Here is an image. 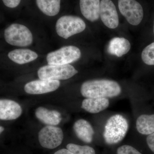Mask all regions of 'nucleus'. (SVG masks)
I'll use <instances>...</instances> for the list:
<instances>
[{
  "label": "nucleus",
  "instance_id": "nucleus-22",
  "mask_svg": "<svg viewBox=\"0 0 154 154\" xmlns=\"http://www.w3.org/2000/svg\"><path fill=\"white\" fill-rule=\"evenodd\" d=\"M117 154H142L133 147L129 145H123L119 147Z\"/></svg>",
  "mask_w": 154,
  "mask_h": 154
},
{
  "label": "nucleus",
  "instance_id": "nucleus-5",
  "mask_svg": "<svg viewBox=\"0 0 154 154\" xmlns=\"http://www.w3.org/2000/svg\"><path fill=\"white\" fill-rule=\"evenodd\" d=\"M78 73L74 67L70 64L48 65L38 69L37 75L40 79L59 81L68 79Z\"/></svg>",
  "mask_w": 154,
  "mask_h": 154
},
{
  "label": "nucleus",
  "instance_id": "nucleus-18",
  "mask_svg": "<svg viewBox=\"0 0 154 154\" xmlns=\"http://www.w3.org/2000/svg\"><path fill=\"white\" fill-rule=\"evenodd\" d=\"M39 10L46 16L54 17L59 13L61 0H36Z\"/></svg>",
  "mask_w": 154,
  "mask_h": 154
},
{
  "label": "nucleus",
  "instance_id": "nucleus-13",
  "mask_svg": "<svg viewBox=\"0 0 154 154\" xmlns=\"http://www.w3.org/2000/svg\"><path fill=\"white\" fill-rule=\"evenodd\" d=\"M74 131L77 137L86 143H91L93 141L94 131L93 127L87 120L80 119L75 122Z\"/></svg>",
  "mask_w": 154,
  "mask_h": 154
},
{
  "label": "nucleus",
  "instance_id": "nucleus-21",
  "mask_svg": "<svg viewBox=\"0 0 154 154\" xmlns=\"http://www.w3.org/2000/svg\"><path fill=\"white\" fill-rule=\"evenodd\" d=\"M142 59L148 65H154V42L147 46L143 51Z\"/></svg>",
  "mask_w": 154,
  "mask_h": 154
},
{
  "label": "nucleus",
  "instance_id": "nucleus-1",
  "mask_svg": "<svg viewBox=\"0 0 154 154\" xmlns=\"http://www.w3.org/2000/svg\"><path fill=\"white\" fill-rule=\"evenodd\" d=\"M122 89L117 82L108 79L86 81L83 83L81 93L86 98H112L121 94Z\"/></svg>",
  "mask_w": 154,
  "mask_h": 154
},
{
  "label": "nucleus",
  "instance_id": "nucleus-15",
  "mask_svg": "<svg viewBox=\"0 0 154 154\" xmlns=\"http://www.w3.org/2000/svg\"><path fill=\"white\" fill-rule=\"evenodd\" d=\"M131 45L129 41L123 37H114L109 42L107 51L111 55L121 57L129 52Z\"/></svg>",
  "mask_w": 154,
  "mask_h": 154
},
{
  "label": "nucleus",
  "instance_id": "nucleus-20",
  "mask_svg": "<svg viewBox=\"0 0 154 154\" xmlns=\"http://www.w3.org/2000/svg\"><path fill=\"white\" fill-rule=\"evenodd\" d=\"M66 148L75 154H96L94 148L88 146L69 143L67 145Z\"/></svg>",
  "mask_w": 154,
  "mask_h": 154
},
{
  "label": "nucleus",
  "instance_id": "nucleus-26",
  "mask_svg": "<svg viewBox=\"0 0 154 154\" xmlns=\"http://www.w3.org/2000/svg\"><path fill=\"white\" fill-rule=\"evenodd\" d=\"M0 131H1V133H2V132H3V131H4V128L2 126H1V127H0Z\"/></svg>",
  "mask_w": 154,
  "mask_h": 154
},
{
  "label": "nucleus",
  "instance_id": "nucleus-19",
  "mask_svg": "<svg viewBox=\"0 0 154 154\" xmlns=\"http://www.w3.org/2000/svg\"><path fill=\"white\" fill-rule=\"evenodd\" d=\"M136 128L141 134L149 135L154 133V114L140 116L136 121Z\"/></svg>",
  "mask_w": 154,
  "mask_h": 154
},
{
  "label": "nucleus",
  "instance_id": "nucleus-14",
  "mask_svg": "<svg viewBox=\"0 0 154 154\" xmlns=\"http://www.w3.org/2000/svg\"><path fill=\"white\" fill-rule=\"evenodd\" d=\"M35 116L39 121L48 125H57L62 120L60 113L57 110H49L42 107L36 109Z\"/></svg>",
  "mask_w": 154,
  "mask_h": 154
},
{
  "label": "nucleus",
  "instance_id": "nucleus-2",
  "mask_svg": "<svg viewBox=\"0 0 154 154\" xmlns=\"http://www.w3.org/2000/svg\"><path fill=\"white\" fill-rule=\"evenodd\" d=\"M128 123L126 119L120 114L112 116L105 127L103 137L108 144H115L121 142L126 135Z\"/></svg>",
  "mask_w": 154,
  "mask_h": 154
},
{
  "label": "nucleus",
  "instance_id": "nucleus-6",
  "mask_svg": "<svg viewBox=\"0 0 154 154\" xmlns=\"http://www.w3.org/2000/svg\"><path fill=\"white\" fill-rule=\"evenodd\" d=\"M82 53L79 48L68 45L50 52L46 56L48 65H62L69 64L79 60Z\"/></svg>",
  "mask_w": 154,
  "mask_h": 154
},
{
  "label": "nucleus",
  "instance_id": "nucleus-11",
  "mask_svg": "<svg viewBox=\"0 0 154 154\" xmlns=\"http://www.w3.org/2000/svg\"><path fill=\"white\" fill-rule=\"evenodd\" d=\"M22 108L17 102L9 100H0V119L14 120L19 118L22 113Z\"/></svg>",
  "mask_w": 154,
  "mask_h": 154
},
{
  "label": "nucleus",
  "instance_id": "nucleus-16",
  "mask_svg": "<svg viewBox=\"0 0 154 154\" xmlns=\"http://www.w3.org/2000/svg\"><path fill=\"white\" fill-rule=\"evenodd\" d=\"M9 58L19 64H24L35 60L38 57L36 52L29 49L19 48L11 51L8 54Z\"/></svg>",
  "mask_w": 154,
  "mask_h": 154
},
{
  "label": "nucleus",
  "instance_id": "nucleus-9",
  "mask_svg": "<svg viewBox=\"0 0 154 154\" xmlns=\"http://www.w3.org/2000/svg\"><path fill=\"white\" fill-rule=\"evenodd\" d=\"M100 17L107 28L115 29L119 24L117 10L111 0H102L100 3Z\"/></svg>",
  "mask_w": 154,
  "mask_h": 154
},
{
  "label": "nucleus",
  "instance_id": "nucleus-24",
  "mask_svg": "<svg viewBox=\"0 0 154 154\" xmlns=\"http://www.w3.org/2000/svg\"><path fill=\"white\" fill-rule=\"evenodd\" d=\"M146 142L149 147L154 153V133L149 135L146 138Z\"/></svg>",
  "mask_w": 154,
  "mask_h": 154
},
{
  "label": "nucleus",
  "instance_id": "nucleus-12",
  "mask_svg": "<svg viewBox=\"0 0 154 154\" xmlns=\"http://www.w3.org/2000/svg\"><path fill=\"white\" fill-rule=\"evenodd\" d=\"M100 0H80L81 13L91 22L97 21L100 17Z\"/></svg>",
  "mask_w": 154,
  "mask_h": 154
},
{
  "label": "nucleus",
  "instance_id": "nucleus-23",
  "mask_svg": "<svg viewBox=\"0 0 154 154\" xmlns=\"http://www.w3.org/2000/svg\"><path fill=\"white\" fill-rule=\"evenodd\" d=\"M5 5L10 8H14L19 5L21 0H2Z\"/></svg>",
  "mask_w": 154,
  "mask_h": 154
},
{
  "label": "nucleus",
  "instance_id": "nucleus-7",
  "mask_svg": "<svg viewBox=\"0 0 154 154\" xmlns=\"http://www.w3.org/2000/svg\"><path fill=\"white\" fill-rule=\"evenodd\" d=\"M118 7L121 14L131 25H139L143 17L142 7L136 0H118Z\"/></svg>",
  "mask_w": 154,
  "mask_h": 154
},
{
  "label": "nucleus",
  "instance_id": "nucleus-17",
  "mask_svg": "<svg viewBox=\"0 0 154 154\" xmlns=\"http://www.w3.org/2000/svg\"><path fill=\"white\" fill-rule=\"evenodd\" d=\"M108 98H87L83 100L82 108L91 113H96L105 110L109 107Z\"/></svg>",
  "mask_w": 154,
  "mask_h": 154
},
{
  "label": "nucleus",
  "instance_id": "nucleus-3",
  "mask_svg": "<svg viewBox=\"0 0 154 154\" xmlns=\"http://www.w3.org/2000/svg\"><path fill=\"white\" fill-rule=\"evenodd\" d=\"M4 38L8 44L17 47H28L33 42L30 30L25 25L17 23L11 24L5 29Z\"/></svg>",
  "mask_w": 154,
  "mask_h": 154
},
{
  "label": "nucleus",
  "instance_id": "nucleus-27",
  "mask_svg": "<svg viewBox=\"0 0 154 154\" xmlns=\"http://www.w3.org/2000/svg\"><path fill=\"white\" fill-rule=\"evenodd\" d=\"M153 32H154V21Z\"/></svg>",
  "mask_w": 154,
  "mask_h": 154
},
{
  "label": "nucleus",
  "instance_id": "nucleus-10",
  "mask_svg": "<svg viewBox=\"0 0 154 154\" xmlns=\"http://www.w3.org/2000/svg\"><path fill=\"white\" fill-rule=\"evenodd\" d=\"M60 85L58 80H36L26 84L24 90L27 94L39 95L55 91Z\"/></svg>",
  "mask_w": 154,
  "mask_h": 154
},
{
  "label": "nucleus",
  "instance_id": "nucleus-8",
  "mask_svg": "<svg viewBox=\"0 0 154 154\" xmlns=\"http://www.w3.org/2000/svg\"><path fill=\"white\" fill-rule=\"evenodd\" d=\"M38 139L42 147L48 149H55L62 143L63 132L60 128L47 125L39 131Z\"/></svg>",
  "mask_w": 154,
  "mask_h": 154
},
{
  "label": "nucleus",
  "instance_id": "nucleus-25",
  "mask_svg": "<svg viewBox=\"0 0 154 154\" xmlns=\"http://www.w3.org/2000/svg\"><path fill=\"white\" fill-rule=\"evenodd\" d=\"M54 154H75L68 149H63L59 150Z\"/></svg>",
  "mask_w": 154,
  "mask_h": 154
},
{
  "label": "nucleus",
  "instance_id": "nucleus-4",
  "mask_svg": "<svg viewBox=\"0 0 154 154\" xmlns=\"http://www.w3.org/2000/svg\"><path fill=\"white\" fill-rule=\"evenodd\" d=\"M86 28L85 23L82 18L72 15H66L60 17L55 25L56 31L58 35L65 39L83 32Z\"/></svg>",
  "mask_w": 154,
  "mask_h": 154
}]
</instances>
